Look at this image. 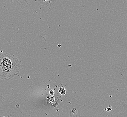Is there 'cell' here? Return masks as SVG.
<instances>
[{
    "instance_id": "6da1fadb",
    "label": "cell",
    "mask_w": 127,
    "mask_h": 117,
    "mask_svg": "<svg viewBox=\"0 0 127 117\" xmlns=\"http://www.w3.org/2000/svg\"><path fill=\"white\" fill-rule=\"evenodd\" d=\"M21 61L13 54H0V79L10 80L20 73Z\"/></svg>"
},
{
    "instance_id": "7a4b0ae2",
    "label": "cell",
    "mask_w": 127,
    "mask_h": 117,
    "mask_svg": "<svg viewBox=\"0 0 127 117\" xmlns=\"http://www.w3.org/2000/svg\"></svg>"
}]
</instances>
